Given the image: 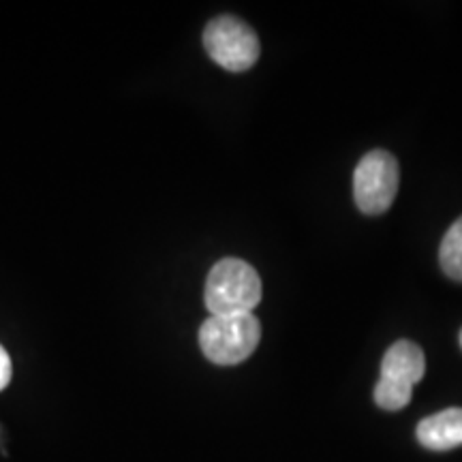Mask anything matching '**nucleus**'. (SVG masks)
<instances>
[{
	"label": "nucleus",
	"mask_w": 462,
	"mask_h": 462,
	"mask_svg": "<svg viewBox=\"0 0 462 462\" xmlns=\"http://www.w3.org/2000/svg\"><path fill=\"white\" fill-rule=\"evenodd\" d=\"M204 298L212 317L253 313L262 302V279L242 259H221L208 274Z\"/></svg>",
	"instance_id": "f257e3e1"
},
{
	"label": "nucleus",
	"mask_w": 462,
	"mask_h": 462,
	"mask_svg": "<svg viewBox=\"0 0 462 462\" xmlns=\"http://www.w3.org/2000/svg\"><path fill=\"white\" fill-rule=\"evenodd\" d=\"M262 340V323L253 313L210 317L199 328V346L218 366L245 362Z\"/></svg>",
	"instance_id": "f03ea898"
},
{
	"label": "nucleus",
	"mask_w": 462,
	"mask_h": 462,
	"mask_svg": "<svg viewBox=\"0 0 462 462\" xmlns=\"http://www.w3.org/2000/svg\"><path fill=\"white\" fill-rule=\"evenodd\" d=\"M398 161L388 150H373L354 171V199L364 215H383L398 193Z\"/></svg>",
	"instance_id": "7ed1b4c3"
},
{
	"label": "nucleus",
	"mask_w": 462,
	"mask_h": 462,
	"mask_svg": "<svg viewBox=\"0 0 462 462\" xmlns=\"http://www.w3.org/2000/svg\"><path fill=\"white\" fill-rule=\"evenodd\" d=\"M204 48L218 67L231 73L248 71L259 58L255 31L234 15H218L206 26Z\"/></svg>",
	"instance_id": "20e7f679"
},
{
	"label": "nucleus",
	"mask_w": 462,
	"mask_h": 462,
	"mask_svg": "<svg viewBox=\"0 0 462 462\" xmlns=\"http://www.w3.org/2000/svg\"><path fill=\"white\" fill-rule=\"evenodd\" d=\"M426 373V357L420 345L411 340H398L385 351L383 362H381V379L394 381L398 385H409L413 388L421 381Z\"/></svg>",
	"instance_id": "39448f33"
},
{
	"label": "nucleus",
	"mask_w": 462,
	"mask_h": 462,
	"mask_svg": "<svg viewBox=\"0 0 462 462\" xmlns=\"http://www.w3.org/2000/svg\"><path fill=\"white\" fill-rule=\"evenodd\" d=\"M418 441L432 452H449L462 446V409L452 407L418 424Z\"/></svg>",
	"instance_id": "423d86ee"
},
{
	"label": "nucleus",
	"mask_w": 462,
	"mask_h": 462,
	"mask_svg": "<svg viewBox=\"0 0 462 462\" xmlns=\"http://www.w3.org/2000/svg\"><path fill=\"white\" fill-rule=\"evenodd\" d=\"M439 263L449 279L462 282V217L456 221L439 248Z\"/></svg>",
	"instance_id": "0eeeda50"
},
{
	"label": "nucleus",
	"mask_w": 462,
	"mask_h": 462,
	"mask_svg": "<svg viewBox=\"0 0 462 462\" xmlns=\"http://www.w3.org/2000/svg\"><path fill=\"white\" fill-rule=\"evenodd\" d=\"M413 388L409 385H398L394 381L379 379L374 385V402L385 411H398V409L407 407L411 402Z\"/></svg>",
	"instance_id": "6e6552de"
},
{
	"label": "nucleus",
	"mask_w": 462,
	"mask_h": 462,
	"mask_svg": "<svg viewBox=\"0 0 462 462\" xmlns=\"http://www.w3.org/2000/svg\"><path fill=\"white\" fill-rule=\"evenodd\" d=\"M11 374H14V364H11V357L5 351V346L0 345V392L9 385Z\"/></svg>",
	"instance_id": "1a4fd4ad"
},
{
	"label": "nucleus",
	"mask_w": 462,
	"mask_h": 462,
	"mask_svg": "<svg viewBox=\"0 0 462 462\" xmlns=\"http://www.w3.org/2000/svg\"><path fill=\"white\" fill-rule=\"evenodd\" d=\"M458 340H460V346H462V330H460V337H458Z\"/></svg>",
	"instance_id": "9d476101"
}]
</instances>
